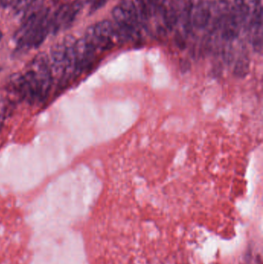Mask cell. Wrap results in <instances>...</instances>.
I'll return each instance as SVG.
<instances>
[{"mask_svg": "<svg viewBox=\"0 0 263 264\" xmlns=\"http://www.w3.org/2000/svg\"><path fill=\"white\" fill-rule=\"evenodd\" d=\"M85 39L95 49L102 50L112 49L116 41H120L116 28L108 20L98 22L88 28Z\"/></svg>", "mask_w": 263, "mask_h": 264, "instance_id": "obj_1", "label": "cell"}, {"mask_svg": "<svg viewBox=\"0 0 263 264\" xmlns=\"http://www.w3.org/2000/svg\"><path fill=\"white\" fill-rule=\"evenodd\" d=\"M38 86L40 99H44L49 93L52 84V78L50 68L48 56L40 54L31 62L30 69L27 70Z\"/></svg>", "mask_w": 263, "mask_h": 264, "instance_id": "obj_2", "label": "cell"}, {"mask_svg": "<svg viewBox=\"0 0 263 264\" xmlns=\"http://www.w3.org/2000/svg\"><path fill=\"white\" fill-rule=\"evenodd\" d=\"M211 14V6L208 0H190V19L194 28H206L210 22Z\"/></svg>", "mask_w": 263, "mask_h": 264, "instance_id": "obj_3", "label": "cell"}, {"mask_svg": "<svg viewBox=\"0 0 263 264\" xmlns=\"http://www.w3.org/2000/svg\"><path fill=\"white\" fill-rule=\"evenodd\" d=\"M96 50L85 38L76 41L74 44L78 74L88 69L93 63Z\"/></svg>", "mask_w": 263, "mask_h": 264, "instance_id": "obj_4", "label": "cell"}, {"mask_svg": "<svg viewBox=\"0 0 263 264\" xmlns=\"http://www.w3.org/2000/svg\"><path fill=\"white\" fill-rule=\"evenodd\" d=\"M52 80L62 82L65 74V46L64 44H58L50 52L48 58Z\"/></svg>", "mask_w": 263, "mask_h": 264, "instance_id": "obj_5", "label": "cell"}, {"mask_svg": "<svg viewBox=\"0 0 263 264\" xmlns=\"http://www.w3.org/2000/svg\"><path fill=\"white\" fill-rule=\"evenodd\" d=\"M118 6L122 8L124 14L128 17L130 20L138 24V14L132 0H120Z\"/></svg>", "mask_w": 263, "mask_h": 264, "instance_id": "obj_6", "label": "cell"}, {"mask_svg": "<svg viewBox=\"0 0 263 264\" xmlns=\"http://www.w3.org/2000/svg\"><path fill=\"white\" fill-rule=\"evenodd\" d=\"M12 105L14 102L8 94L5 95L2 92H0V118L4 120L7 117L12 110Z\"/></svg>", "mask_w": 263, "mask_h": 264, "instance_id": "obj_7", "label": "cell"}, {"mask_svg": "<svg viewBox=\"0 0 263 264\" xmlns=\"http://www.w3.org/2000/svg\"><path fill=\"white\" fill-rule=\"evenodd\" d=\"M250 64L248 60L246 58H240L238 60L234 68V74L238 78H244L248 73Z\"/></svg>", "mask_w": 263, "mask_h": 264, "instance_id": "obj_8", "label": "cell"}, {"mask_svg": "<svg viewBox=\"0 0 263 264\" xmlns=\"http://www.w3.org/2000/svg\"><path fill=\"white\" fill-rule=\"evenodd\" d=\"M140 14L144 18L152 15V0H136Z\"/></svg>", "mask_w": 263, "mask_h": 264, "instance_id": "obj_9", "label": "cell"}, {"mask_svg": "<svg viewBox=\"0 0 263 264\" xmlns=\"http://www.w3.org/2000/svg\"><path fill=\"white\" fill-rule=\"evenodd\" d=\"M92 6V10H96L98 8L103 6L108 0H88Z\"/></svg>", "mask_w": 263, "mask_h": 264, "instance_id": "obj_10", "label": "cell"}, {"mask_svg": "<svg viewBox=\"0 0 263 264\" xmlns=\"http://www.w3.org/2000/svg\"><path fill=\"white\" fill-rule=\"evenodd\" d=\"M2 122H4V120H2V119L0 118V127H1V126H2Z\"/></svg>", "mask_w": 263, "mask_h": 264, "instance_id": "obj_11", "label": "cell"}, {"mask_svg": "<svg viewBox=\"0 0 263 264\" xmlns=\"http://www.w3.org/2000/svg\"><path fill=\"white\" fill-rule=\"evenodd\" d=\"M2 39V32H0V40Z\"/></svg>", "mask_w": 263, "mask_h": 264, "instance_id": "obj_12", "label": "cell"}]
</instances>
